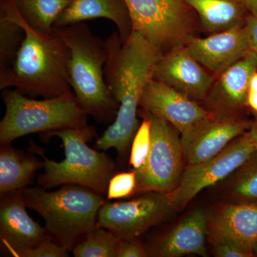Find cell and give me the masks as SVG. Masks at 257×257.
<instances>
[{"label": "cell", "mask_w": 257, "mask_h": 257, "mask_svg": "<svg viewBox=\"0 0 257 257\" xmlns=\"http://www.w3.org/2000/svg\"><path fill=\"white\" fill-rule=\"evenodd\" d=\"M133 23L139 32L162 53L185 45L191 25L184 0H124Z\"/></svg>", "instance_id": "obj_8"}, {"label": "cell", "mask_w": 257, "mask_h": 257, "mask_svg": "<svg viewBox=\"0 0 257 257\" xmlns=\"http://www.w3.org/2000/svg\"><path fill=\"white\" fill-rule=\"evenodd\" d=\"M175 211L166 194L144 192L132 200L104 202L98 212L95 226L110 230L121 239L138 238L168 219Z\"/></svg>", "instance_id": "obj_9"}, {"label": "cell", "mask_w": 257, "mask_h": 257, "mask_svg": "<svg viewBox=\"0 0 257 257\" xmlns=\"http://www.w3.org/2000/svg\"><path fill=\"white\" fill-rule=\"evenodd\" d=\"M251 121L235 114L216 112L181 135L187 165L209 160L247 132Z\"/></svg>", "instance_id": "obj_11"}, {"label": "cell", "mask_w": 257, "mask_h": 257, "mask_svg": "<svg viewBox=\"0 0 257 257\" xmlns=\"http://www.w3.org/2000/svg\"><path fill=\"white\" fill-rule=\"evenodd\" d=\"M255 150L244 133L216 156L187 165L178 186L168 196L176 210L183 209L204 189L227 179Z\"/></svg>", "instance_id": "obj_10"}, {"label": "cell", "mask_w": 257, "mask_h": 257, "mask_svg": "<svg viewBox=\"0 0 257 257\" xmlns=\"http://www.w3.org/2000/svg\"><path fill=\"white\" fill-rule=\"evenodd\" d=\"M200 18L203 28L210 33L244 25L246 11L239 0H184Z\"/></svg>", "instance_id": "obj_21"}, {"label": "cell", "mask_w": 257, "mask_h": 257, "mask_svg": "<svg viewBox=\"0 0 257 257\" xmlns=\"http://www.w3.org/2000/svg\"><path fill=\"white\" fill-rule=\"evenodd\" d=\"M3 100L6 106L0 121V144H11L17 139L35 133L87 126L88 114L73 92L46 98L29 99L18 89H3Z\"/></svg>", "instance_id": "obj_6"}, {"label": "cell", "mask_w": 257, "mask_h": 257, "mask_svg": "<svg viewBox=\"0 0 257 257\" xmlns=\"http://www.w3.org/2000/svg\"><path fill=\"white\" fill-rule=\"evenodd\" d=\"M152 122V147L143 172L137 175L136 194L157 192L169 196L184 171L183 147L178 130L166 120L142 109Z\"/></svg>", "instance_id": "obj_7"}, {"label": "cell", "mask_w": 257, "mask_h": 257, "mask_svg": "<svg viewBox=\"0 0 257 257\" xmlns=\"http://www.w3.org/2000/svg\"><path fill=\"white\" fill-rule=\"evenodd\" d=\"M252 252L253 256H257V243L253 246L252 248Z\"/></svg>", "instance_id": "obj_36"}, {"label": "cell", "mask_w": 257, "mask_h": 257, "mask_svg": "<svg viewBox=\"0 0 257 257\" xmlns=\"http://www.w3.org/2000/svg\"><path fill=\"white\" fill-rule=\"evenodd\" d=\"M69 251L49 235L35 247L23 251L20 257H66L69 256Z\"/></svg>", "instance_id": "obj_28"}, {"label": "cell", "mask_w": 257, "mask_h": 257, "mask_svg": "<svg viewBox=\"0 0 257 257\" xmlns=\"http://www.w3.org/2000/svg\"><path fill=\"white\" fill-rule=\"evenodd\" d=\"M154 79L194 100L207 99L214 78L189 52L185 45L164 53L155 67Z\"/></svg>", "instance_id": "obj_13"}, {"label": "cell", "mask_w": 257, "mask_h": 257, "mask_svg": "<svg viewBox=\"0 0 257 257\" xmlns=\"http://www.w3.org/2000/svg\"><path fill=\"white\" fill-rule=\"evenodd\" d=\"M104 77L118 104L116 117L96 147L101 151L114 149L124 158L141 123L138 106L145 87L154 78L155 67L163 53L139 32L133 31L123 42L116 32L105 41Z\"/></svg>", "instance_id": "obj_1"}, {"label": "cell", "mask_w": 257, "mask_h": 257, "mask_svg": "<svg viewBox=\"0 0 257 257\" xmlns=\"http://www.w3.org/2000/svg\"><path fill=\"white\" fill-rule=\"evenodd\" d=\"M138 177L135 170L116 174L111 177L108 186V200L133 197L136 194Z\"/></svg>", "instance_id": "obj_27"}, {"label": "cell", "mask_w": 257, "mask_h": 257, "mask_svg": "<svg viewBox=\"0 0 257 257\" xmlns=\"http://www.w3.org/2000/svg\"><path fill=\"white\" fill-rule=\"evenodd\" d=\"M43 162L31 154L19 150L11 144L0 150V194L1 197L19 192L33 183Z\"/></svg>", "instance_id": "obj_20"}, {"label": "cell", "mask_w": 257, "mask_h": 257, "mask_svg": "<svg viewBox=\"0 0 257 257\" xmlns=\"http://www.w3.org/2000/svg\"><path fill=\"white\" fill-rule=\"evenodd\" d=\"M121 239L110 230L95 226L74 245L75 257H117Z\"/></svg>", "instance_id": "obj_24"}, {"label": "cell", "mask_w": 257, "mask_h": 257, "mask_svg": "<svg viewBox=\"0 0 257 257\" xmlns=\"http://www.w3.org/2000/svg\"><path fill=\"white\" fill-rule=\"evenodd\" d=\"M97 18L112 22L123 42L133 32V23L124 0H72L57 19L54 28Z\"/></svg>", "instance_id": "obj_19"}, {"label": "cell", "mask_w": 257, "mask_h": 257, "mask_svg": "<svg viewBox=\"0 0 257 257\" xmlns=\"http://www.w3.org/2000/svg\"><path fill=\"white\" fill-rule=\"evenodd\" d=\"M140 106L143 110L168 121L180 135L214 113L183 93L154 78L147 83Z\"/></svg>", "instance_id": "obj_12"}, {"label": "cell", "mask_w": 257, "mask_h": 257, "mask_svg": "<svg viewBox=\"0 0 257 257\" xmlns=\"http://www.w3.org/2000/svg\"><path fill=\"white\" fill-rule=\"evenodd\" d=\"M214 256L217 257H253L252 251L233 240L216 238L211 239Z\"/></svg>", "instance_id": "obj_29"}, {"label": "cell", "mask_w": 257, "mask_h": 257, "mask_svg": "<svg viewBox=\"0 0 257 257\" xmlns=\"http://www.w3.org/2000/svg\"><path fill=\"white\" fill-rule=\"evenodd\" d=\"M245 26L247 30L250 49L257 55V16L249 15L246 17Z\"/></svg>", "instance_id": "obj_31"}, {"label": "cell", "mask_w": 257, "mask_h": 257, "mask_svg": "<svg viewBox=\"0 0 257 257\" xmlns=\"http://www.w3.org/2000/svg\"><path fill=\"white\" fill-rule=\"evenodd\" d=\"M24 37L23 28L0 13V69L8 67L15 60Z\"/></svg>", "instance_id": "obj_25"}, {"label": "cell", "mask_w": 257, "mask_h": 257, "mask_svg": "<svg viewBox=\"0 0 257 257\" xmlns=\"http://www.w3.org/2000/svg\"><path fill=\"white\" fill-rule=\"evenodd\" d=\"M246 105L257 113V92H248Z\"/></svg>", "instance_id": "obj_34"}, {"label": "cell", "mask_w": 257, "mask_h": 257, "mask_svg": "<svg viewBox=\"0 0 257 257\" xmlns=\"http://www.w3.org/2000/svg\"><path fill=\"white\" fill-rule=\"evenodd\" d=\"M257 71V55L249 51L219 75L207 99L216 112L235 114L246 105L251 77Z\"/></svg>", "instance_id": "obj_18"}, {"label": "cell", "mask_w": 257, "mask_h": 257, "mask_svg": "<svg viewBox=\"0 0 257 257\" xmlns=\"http://www.w3.org/2000/svg\"><path fill=\"white\" fill-rule=\"evenodd\" d=\"M250 15L257 16V0H239Z\"/></svg>", "instance_id": "obj_32"}, {"label": "cell", "mask_w": 257, "mask_h": 257, "mask_svg": "<svg viewBox=\"0 0 257 257\" xmlns=\"http://www.w3.org/2000/svg\"><path fill=\"white\" fill-rule=\"evenodd\" d=\"M208 218L209 239L233 240L252 251L257 243V204L219 203Z\"/></svg>", "instance_id": "obj_17"}, {"label": "cell", "mask_w": 257, "mask_h": 257, "mask_svg": "<svg viewBox=\"0 0 257 257\" xmlns=\"http://www.w3.org/2000/svg\"><path fill=\"white\" fill-rule=\"evenodd\" d=\"M54 29L68 47L69 84L79 105L98 122H111L118 104L104 77L105 42L82 23Z\"/></svg>", "instance_id": "obj_3"}, {"label": "cell", "mask_w": 257, "mask_h": 257, "mask_svg": "<svg viewBox=\"0 0 257 257\" xmlns=\"http://www.w3.org/2000/svg\"><path fill=\"white\" fill-rule=\"evenodd\" d=\"M96 136L95 128L89 125L45 134L47 139L57 137L62 140L65 158L61 162L49 160L40 149L31 146V150L44 160V173L37 180L40 187L49 189L76 184L106 194L109 181L115 175V165L105 152L88 145Z\"/></svg>", "instance_id": "obj_5"}, {"label": "cell", "mask_w": 257, "mask_h": 257, "mask_svg": "<svg viewBox=\"0 0 257 257\" xmlns=\"http://www.w3.org/2000/svg\"><path fill=\"white\" fill-rule=\"evenodd\" d=\"M149 256L147 248L138 238L121 239L117 257Z\"/></svg>", "instance_id": "obj_30"}, {"label": "cell", "mask_w": 257, "mask_h": 257, "mask_svg": "<svg viewBox=\"0 0 257 257\" xmlns=\"http://www.w3.org/2000/svg\"><path fill=\"white\" fill-rule=\"evenodd\" d=\"M0 242L10 256L20 257L23 251L39 244L48 236L46 228L29 215L21 191L1 197Z\"/></svg>", "instance_id": "obj_14"}, {"label": "cell", "mask_w": 257, "mask_h": 257, "mask_svg": "<svg viewBox=\"0 0 257 257\" xmlns=\"http://www.w3.org/2000/svg\"><path fill=\"white\" fill-rule=\"evenodd\" d=\"M1 13L23 28L25 37L13 62L0 69V89L53 97L72 93L68 76L69 51L55 32L34 30L19 11L15 0H2Z\"/></svg>", "instance_id": "obj_2"}, {"label": "cell", "mask_w": 257, "mask_h": 257, "mask_svg": "<svg viewBox=\"0 0 257 257\" xmlns=\"http://www.w3.org/2000/svg\"><path fill=\"white\" fill-rule=\"evenodd\" d=\"M20 14L34 30L50 33L72 0H15Z\"/></svg>", "instance_id": "obj_23"}, {"label": "cell", "mask_w": 257, "mask_h": 257, "mask_svg": "<svg viewBox=\"0 0 257 257\" xmlns=\"http://www.w3.org/2000/svg\"><path fill=\"white\" fill-rule=\"evenodd\" d=\"M248 92H257V71L253 74L250 80Z\"/></svg>", "instance_id": "obj_35"}, {"label": "cell", "mask_w": 257, "mask_h": 257, "mask_svg": "<svg viewBox=\"0 0 257 257\" xmlns=\"http://www.w3.org/2000/svg\"><path fill=\"white\" fill-rule=\"evenodd\" d=\"M245 133L255 148L257 149V120L252 123L251 127Z\"/></svg>", "instance_id": "obj_33"}, {"label": "cell", "mask_w": 257, "mask_h": 257, "mask_svg": "<svg viewBox=\"0 0 257 257\" xmlns=\"http://www.w3.org/2000/svg\"><path fill=\"white\" fill-rule=\"evenodd\" d=\"M27 207L45 219L46 229L59 243L71 251L96 226L103 194L76 184H64L54 192L42 187L21 190Z\"/></svg>", "instance_id": "obj_4"}, {"label": "cell", "mask_w": 257, "mask_h": 257, "mask_svg": "<svg viewBox=\"0 0 257 257\" xmlns=\"http://www.w3.org/2000/svg\"><path fill=\"white\" fill-rule=\"evenodd\" d=\"M226 179L227 202L257 204V149Z\"/></svg>", "instance_id": "obj_22"}, {"label": "cell", "mask_w": 257, "mask_h": 257, "mask_svg": "<svg viewBox=\"0 0 257 257\" xmlns=\"http://www.w3.org/2000/svg\"><path fill=\"white\" fill-rule=\"evenodd\" d=\"M143 121L137 131L130 148V165L137 175L143 172L148 161L152 147V122L143 112Z\"/></svg>", "instance_id": "obj_26"}, {"label": "cell", "mask_w": 257, "mask_h": 257, "mask_svg": "<svg viewBox=\"0 0 257 257\" xmlns=\"http://www.w3.org/2000/svg\"><path fill=\"white\" fill-rule=\"evenodd\" d=\"M208 214L197 209L184 216L175 227L147 248L149 256L180 257L188 254L207 256Z\"/></svg>", "instance_id": "obj_16"}, {"label": "cell", "mask_w": 257, "mask_h": 257, "mask_svg": "<svg viewBox=\"0 0 257 257\" xmlns=\"http://www.w3.org/2000/svg\"><path fill=\"white\" fill-rule=\"evenodd\" d=\"M185 45L191 55L214 74H220L251 51L245 24L204 38L192 37Z\"/></svg>", "instance_id": "obj_15"}]
</instances>
